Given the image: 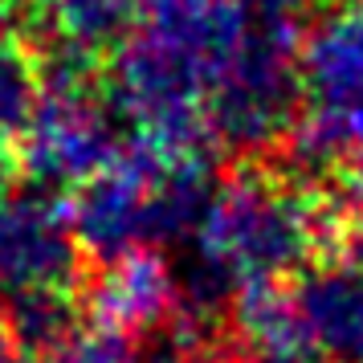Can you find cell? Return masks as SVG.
Segmentation results:
<instances>
[{
  "label": "cell",
  "instance_id": "15",
  "mask_svg": "<svg viewBox=\"0 0 363 363\" xmlns=\"http://www.w3.org/2000/svg\"><path fill=\"white\" fill-rule=\"evenodd\" d=\"M139 4H143V0H139Z\"/></svg>",
  "mask_w": 363,
  "mask_h": 363
},
{
  "label": "cell",
  "instance_id": "2",
  "mask_svg": "<svg viewBox=\"0 0 363 363\" xmlns=\"http://www.w3.org/2000/svg\"><path fill=\"white\" fill-rule=\"evenodd\" d=\"M298 86L294 139L306 160H363V9L355 0L306 25L298 41Z\"/></svg>",
  "mask_w": 363,
  "mask_h": 363
},
{
  "label": "cell",
  "instance_id": "9",
  "mask_svg": "<svg viewBox=\"0 0 363 363\" xmlns=\"http://www.w3.org/2000/svg\"><path fill=\"white\" fill-rule=\"evenodd\" d=\"M45 94V69L21 33H0V147H17Z\"/></svg>",
  "mask_w": 363,
  "mask_h": 363
},
{
  "label": "cell",
  "instance_id": "5",
  "mask_svg": "<svg viewBox=\"0 0 363 363\" xmlns=\"http://www.w3.org/2000/svg\"><path fill=\"white\" fill-rule=\"evenodd\" d=\"M139 0H21V29L45 78H106L139 29Z\"/></svg>",
  "mask_w": 363,
  "mask_h": 363
},
{
  "label": "cell",
  "instance_id": "4",
  "mask_svg": "<svg viewBox=\"0 0 363 363\" xmlns=\"http://www.w3.org/2000/svg\"><path fill=\"white\" fill-rule=\"evenodd\" d=\"M123 139V118L102 78H45L41 106L17 151L37 188L69 196L115 160Z\"/></svg>",
  "mask_w": 363,
  "mask_h": 363
},
{
  "label": "cell",
  "instance_id": "11",
  "mask_svg": "<svg viewBox=\"0 0 363 363\" xmlns=\"http://www.w3.org/2000/svg\"><path fill=\"white\" fill-rule=\"evenodd\" d=\"M21 29V0H0V33Z\"/></svg>",
  "mask_w": 363,
  "mask_h": 363
},
{
  "label": "cell",
  "instance_id": "8",
  "mask_svg": "<svg viewBox=\"0 0 363 363\" xmlns=\"http://www.w3.org/2000/svg\"><path fill=\"white\" fill-rule=\"evenodd\" d=\"M172 298H176L172 265L151 245H139L118 253V257H106L102 274L94 278L90 302H94V318L118 330H135L160 323L164 311L172 306Z\"/></svg>",
  "mask_w": 363,
  "mask_h": 363
},
{
  "label": "cell",
  "instance_id": "7",
  "mask_svg": "<svg viewBox=\"0 0 363 363\" xmlns=\"http://www.w3.org/2000/svg\"><path fill=\"white\" fill-rule=\"evenodd\" d=\"M294 306L306 335L330 363H363V262H311L298 274Z\"/></svg>",
  "mask_w": 363,
  "mask_h": 363
},
{
  "label": "cell",
  "instance_id": "14",
  "mask_svg": "<svg viewBox=\"0 0 363 363\" xmlns=\"http://www.w3.org/2000/svg\"><path fill=\"white\" fill-rule=\"evenodd\" d=\"M355 4H359V9H363V0H355Z\"/></svg>",
  "mask_w": 363,
  "mask_h": 363
},
{
  "label": "cell",
  "instance_id": "6",
  "mask_svg": "<svg viewBox=\"0 0 363 363\" xmlns=\"http://www.w3.org/2000/svg\"><path fill=\"white\" fill-rule=\"evenodd\" d=\"M86 249L74 233L66 196L50 188L9 192L0 208V294L69 290Z\"/></svg>",
  "mask_w": 363,
  "mask_h": 363
},
{
  "label": "cell",
  "instance_id": "1",
  "mask_svg": "<svg viewBox=\"0 0 363 363\" xmlns=\"http://www.w3.org/2000/svg\"><path fill=\"white\" fill-rule=\"evenodd\" d=\"M327 216L318 192L298 176L245 164L216 176L196 225V257L220 286H278L314 262Z\"/></svg>",
  "mask_w": 363,
  "mask_h": 363
},
{
  "label": "cell",
  "instance_id": "13",
  "mask_svg": "<svg viewBox=\"0 0 363 363\" xmlns=\"http://www.w3.org/2000/svg\"><path fill=\"white\" fill-rule=\"evenodd\" d=\"M9 180H0V208H4V196H9V188H4Z\"/></svg>",
  "mask_w": 363,
  "mask_h": 363
},
{
  "label": "cell",
  "instance_id": "12",
  "mask_svg": "<svg viewBox=\"0 0 363 363\" xmlns=\"http://www.w3.org/2000/svg\"><path fill=\"white\" fill-rule=\"evenodd\" d=\"M9 155H13V151L0 147V180H9Z\"/></svg>",
  "mask_w": 363,
  "mask_h": 363
},
{
  "label": "cell",
  "instance_id": "10",
  "mask_svg": "<svg viewBox=\"0 0 363 363\" xmlns=\"http://www.w3.org/2000/svg\"><path fill=\"white\" fill-rule=\"evenodd\" d=\"M13 343H17V330H13V314H9V298L0 294V363H9L13 355Z\"/></svg>",
  "mask_w": 363,
  "mask_h": 363
},
{
  "label": "cell",
  "instance_id": "3",
  "mask_svg": "<svg viewBox=\"0 0 363 363\" xmlns=\"http://www.w3.org/2000/svg\"><path fill=\"white\" fill-rule=\"evenodd\" d=\"M298 41L294 33H278L253 21V33L233 53L225 69L208 86V131L216 143L262 155L265 147L294 135L302 86H298Z\"/></svg>",
  "mask_w": 363,
  "mask_h": 363
}]
</instances>
